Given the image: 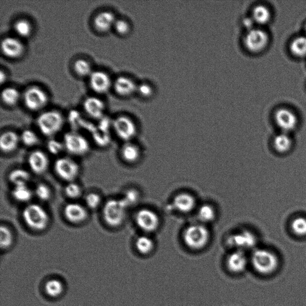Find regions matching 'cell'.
<instances>
[{
	"instance_id": "1",
	"label": "cell",
	"mask_w": 306,
	"mask_h": 306,
	"mask_svg": "<svg viewBox=\"0 0 306 306\" xmlns=\"http://www.w3.org/2000/svg\"><path fill=\"white\" fill-rule=\"evenodd\" d=\"M22 218L28 229L34 232H42L48 229L51 216L43 206L38 204H29L22 211Z\"/></svg>"
},
{
	"instance_id": "2",
	"label": "cell",
	"mask_w": 306,
	"mask_h": 306,
	"mask_svg": "<svg viewBox=\"0 0 306 306\" xmlns=\"http://www.w3.org/2000/svg\"><path fill=\"white\" fill-rule=\"evenodd\" d=\"M127 208L122 199H110L102 205L103 220L110 227H119L125 220Z\"/></svg>"
},
{
	"instance_id": "3",
	"label": "cell",
	"mask_w": 306,
	"mask_h": 306,
	"mask_svg": "<svg viewBox=\"0 0 306 306\" xmlns=\"http://www.w3.org/2000/svg\"><path fill=\"white\" fill-rule=\"evenodd\" d=\"M251 263L256 272L261 275H268L275 272L279 262L277 255L271 250L258 248L251 255Z\"/></svg>"
},
{
	"instance_id": "4",
	"label": "cell",
	"mask_w": 306,
	"mask_h": 306,
	"mask_svg": "<svg viewBox=\"0 0 306 306\" xmlns=\"http://www.w3.org/2000/svg\"><path fill=\"white\" fill-rule=\"evenodd\" d=\"M210 232L207 227L202 224H192L184 231L183 241L190 250L200 251L205 248L210 241Z\"/></svg>"
},
{
	"instance_id": "5",
	"label": "cell",
	"mask_w": 306,
	"mask_h": 306,
	"mask_svg": "<svg viewBox=\"0 0 306 306\" xmlns=\"http://www.w3.org/2000/svg\"><path fill=\"white\" fill-rule=\"evenodd\" d=\"M61 114L57 111L45 112L37 119V125L40 133L46 137H53L58 134L63 126Z\"/></svg>"
},
{
	"instance_id": "6",
	"label": "cell",
	"mask_w": 306,
	"mask_h": 306,
	"mask_svg": "<svg viewBox=\"0 0 306 306\" xmlns=\"http://www.w3.org/2000/svg\"><path fill=\"white\" fill-rule=\"evenodd\" d=\"M57 177L67 183L76 181L80 172V167L73 158L63 156L57 159L53 165Z\"/></svg>"
},
{
	"instance_id": "7",
	"label": "cell",
	"mask_w": 306,
	"mask_h": 306,
	"mask_svg": "<svg viewBox=\"0 0 306 306\" xmlns=\"http://www.w3.org/2000/svg\"><path fill=\"white\" fill-rule=\"evenodd\" d=\"M269 37L266 31L254 28L244 35L243 43L246 51L252 54L261 53L268 46Z\"/></svg>"
},
{
	"instance_id": "8",
	"label": "cell",
	"mask_w": 306,
	"mask_h": 306,
	"mask_svg": "<svg viewBox=\"0 0 306 306\" xmlns=\"http://www.w3.org/2000/svg\"><path fill=\"white\" fill-rule=\"evenodd\" d=\"M63 144L65 150L74 156H83L90 151V144L83 135L69 133L64 135Z\"/></svg>"
},
{
	"instance_id": "9",
	"label": "cell",
	"mask_w": 306,
	"mask_h": 306,
	"mask_svg": "<svg viewBox=\"0 0 306 306\" xmlns=\"http://www.w3.org/2000/svg\"><path fill=\"white\" fill-rule=\"evenodd\" d=\"M117 137L125 142H130L138 133V127L131 117L122 115L117 117L113 123Z\"/></svg>"
},
{
	"instance_id": "10",
	"label": "cell",
	"mask_w": 306,
	"mask_h": 306,
	"mask_svg": "<svg viewBox=\"0 0 306 306\" xmlns=\"http://www.w3.org/2000/svg\"><path fill=\"white\" fill-rule=\"evenodd\" d=\"M25 106L32 112H37L43 108L48 102L47 94L37 86L28 88L23 94Z\"/></svg>"
},
{
	"instance_id": "11",
	"label": "cell",
	"mask_w": 306,
	"mask_h": 306,
	"mask_svg": "<svg viewBox=\"0 0 306 306\" xmlns=\"http://www.w3.org/2000/svg\"><path fill=\"white\" fill-rule=\"evenodd\" d=\"M86 206L76 201L68 203L63 208V215L67 222L73 225H80L86 222L89 211Z\"/></svg>"
},
{
	"instance_id": "12",
	"label": "cell",
	"mask_w": 306,
	"mask_h": 306,
	"mask_svg": "<svg viewBox=\"0 0 306 306\" xmlns=\"http://www.w3.org/2000/svg\"><path fill=\"white\" fill-rule=\"evenodd\" d=\"M135 223L146 233H152L159 229L161 220L155 211L144 208L139 210L135 215Z\"/></svg>"
},
{
	"instance_id": "13",
	"label": "cell",
	"mask_w": 306,
	"mask_h": 306,
	"mask_svg": "<svg viewBox=\"0 0 306 306\" xmlns=\"http://www.w3.org/2000/svg\"><path fill=\"white\" fill-rule=\"evenodd\" d=\"M27 163L31 171L36 175H42L47 171L50 160L46 153L41 149H34L27 158Z\"/></svg>"
},
{
	"instance_id": "14",
	"label": "cell",
	"mask_w": 306,
	"mask_h": 306,
	"mask_svg": "<svg viewBox=\"0 0 306 306\" xmlns=\"http://www.w3.org/2000/svg\"><path fill=\"white\" fill-rule=\"evenodd\" d=\"M257 243V238L255 234L250 230H244L234 234L229 238L230 246L236 248V250H248L255 247Z\"/></svg>"
},
{
	"instance_id": "15",
	"label": "cell",
	"mask_w": 306,
	"mask_h": 306,
	"mask_svg": "<svg viewBox=\"0 0 306 306\" xmlns=\"http://www.w3.org/2000/svg\"><path fill=\"white\" fill-rule=\"evenodd\" d=\"M275 120L277 126L284 133L293 131L298 125L297 116L287 108L277 110L275 114Z\"/></svg>"
},
{
	"instance_id": "16",
	"label": "cell",
	"mask_w": 306,
	"mask_h": 306,
	"mask_svg": "<svg viewBox=\"0 0 306 306\" xmlns=\"http://www.w3.org/2000/svg\"><path fill=\"white\" fill-rule=\"evenodd\" d=\"M90 84L92 90L99 94H105L112 86V81L107 74L101 71L92 72L90 76Z\"/></svg>"
},
{
	"instance_id": "17",
	"label": "cell",
	"mask_w": 306,
	"mask_h": 306,
	"mask_svg": "<svg viewBox=\"0 0 306 306\" xmlns=\"http://www.w3.org/2000/svg\"><path fill=\"white\" fill-rule=\"evenodd\" d=\"M3 54L9 58H18L23 55L25 47L18 39L9 37L3 39L1 42Z\"/></svg>"
},
{
	"instance_id": "18",
	"label": "cell",
	"mask_w": 306,
	"mask_h": 306,
	"mask_svg": "<svg viewBox=\"0 0 306 306\" xmlns=\"http://www.w3.org/2000/svg\"><path fill=\"white\" fill-rule=\"evenodd\" d=\"M248 260L246 255L242 250H236L228 256L227 266L232 273L240 274L246 270Z\"/></svg>"
},
{
	"instance_id": "19",
	"label": "cell",
	"mask_w": 306,
	"mask_h": 306,
	"mask_svg": "<svg viewBox=\"0 0 306 306\" xmlns=\"http://www.w3.org/2000/svg\"><path fill=\"white\" fill-rule=\"evenodd\" d=\"M138 84L135 81L127 76H119L114 83L116 93L120 97H127L137 93Z\"/></svg>"
},
{
	"instance_id": "20",
	"label": "cell",
	"mask_w": 306,
	"mask_h": 306,
	"mask_svg": "<svg viewBox=\"0 0 306 306\" xmlns=\"http://www.w3.org/2000/svg\"><path fill=\"white\" fill-rule=\"evenodd\" d=\"M173 205L178 211L187 213L193 211L196 206V200L194 195L188 193H181L173 199Z\"/></svg>"
},
{
	"instance_id": "21",
	"label": "cell",
	"mask_w": 306,
	"mask_h": 306,
	"mask_svg": "<svg viewBox=\"0 0 306 306\" xmlns=\"http://www.w3.org/2000/svg\"><path fill=\"white\" fill-rule=\"evenodd\" d=\"M105 107L104 102L97 97H88L83 102L85 112L92 118L95 119L101 118L104 115Z\"/></svg>"
},
{
	"instance_id": "22",
	"label": "cell",
	"mask_w": 306,
	"mask_h": 306,
	"mask_svg": "<svg viewBox=\"0 0 306 306\" xmlns=\"http://www.w3.org/2000/svg\"><path fill=\"white\" fill-rule=\"evenodd\" d=\"M20 142V135L12 130L5 132L0 137V148L6 154L16 151Z\"/></svg>"
},
{
	"instance_id": "23",
	"label": "cell",
	"mask_w": 306,
	"mask_h": 306,
	"mask_svg": "<svg viewBox=\"0 0 306 306\" xmlns=\"http://www.w3.org/2000/svg\"><path fill=\"white\" fill-rule=\"evenodd\" d=\"M116 20L115 15L112 12L104 11L99 13L95 17L94 25L96 30L104 33L108 32L110 28L114 26Z\"/></svg>"
},
{
	"instance_id": "24",
	"label": "cell",
	"mask_w": 306,
	"mask_h": 306,
	"mask_svg": "<svg viewBox=\"0 0 306 306\" xmlns=\"http://www.w3.org/2000/svg\"><path fill=\"white\" fill-rule=\"evenodd\" d=\"M120 156L124 162L134 164L141 158L140 149L137 145L131 141L124 142L120 149Z\"/></svg>"
},
{
	"instance_id": "25",
	"label": "cell",
	"mask_w": 306,
	"mask_h": 306,
	"mask_svg": "<svg viewBox=\"0 0 306 306\" xmlns=\"http://www.w3.org/2000/svg\"><path fill=\"white\" fill-rule=\"evenodd\" d=\"M273 146L275 151L278 154L286 155L293 149V140L289 135L282 133L274 138Z\"/></svg>"
},
{
	"instance_id": "26",
	"label": "cell",
	"mask_w": 306,
	"mask_h": 306,
	"mask_svg": "<svg viewBox=\"0 0 306 306\" xmlns=\"http://www.w3.org/2000/svg\"><path fill=\"white\" fill-rule=\"evenodd\" d=\"M44 290L49 297L59 298L63 294L65 291V286L62 281L58 278L49 279L46 281Z\"/></svg>"
},
{
	"instance_id": "27",
	"label": "cell",
	"mask_w": 306,
	"mask_h": 306,
	"mask_svg": "<svg viewBox=\"0 0 306 306\" xmlns=\"http://www.w3.org/2000/svg\"><path fill=\"white\" fill-rule=\"evenodd\" d=\"M31 179L30 172L23 168L14 169L9 172L8 175L9 183L12 184L13 186L28 185Z\"/></svg>"
},
{
	"instance_id": "28",
	"label": "cell",
	"mask_w": 306,
	"mask_h": 306,
	"mask_svg": "<svg viewBox=\"0 0 306 306\" xmlns=\"http://www.w3.org/2000/svg\"><path fill=\"white\" fill-rule=\"evenodd\" d=\"M11 194L14 200L19 203L29 202L34 195L28 185L13 186Z\"/></svg>"
},
{
	"instance_id": "29",
	"label": "cell",
	"mask_w": 306,
	"mask_h": 306,
	"mask_svg": "<svg viewBox=\"0 0 306 306\" xmlns=\"http://www.w3.org/2000/svg\"><path fill=\"white\" fill-rule=\"evenodd\" d=\"M251 17L255 24L265 25L271 18V13L266 6L262 5L255 6L252 10Z\"/></svg>"
},
{
	"instance_id": "30",
	"label": "cell",
	"mask_w": 306,
	"mask_h": 306,
	"mask_svg": "<svg viewBox=\"0 0 306 306\" xmlns=\"http://www.w3.org/2000/svg\"><path fill=\"white\" fill-rule=\"evenodd\" d=\"M135 246L139 253L142 255L151 254L155 249V243L147 236H141L135 241Z\"/></svg>"
},
{
	"instance_id": "31",
	"label": "cell",
	"mask_w": 306,
	"mask_h": 306,
	"mask_svg": "<svg viewBox=\"0 0 306 306\" xmlns=\"http://www.w3.org/2000/svg\"><path fill=\"white\" fill-rule=\"evenodd\" d=\"M290 229L294 235L299 237H306V216L294 217L290 223Z\"/></svg>"
},
{
	"instance_id": "32",
	"label": "cell",
	"mask_w": 306,
	"mask_h": 306,
	"mask_svg": "<svg viewBox=\"0 0 306 306\" xmlns=\"http://www.w3.org/2000/svg\"><path fill=\"white\" fill-rule=\"evenodd\" d=\"M20 97L19 92L12 87L5 88L1 94L2 102L10 106L15 105L19 101Z\"/></svg>"
},
{
	"instance_id": "33",
	"label": "cell",
	"mask_w": 306,
	"mask_h": 306,
	"mask_svg": "<svg viewBox=\"0 0 306 306\" xmlns=\"http://www.w3.org/2000/svg\"><path fill=\"white\" fill-rule=\"evenodd\" d=\"M13 243L14 235L12 229L6 224H2L0 227V245L2 250H8L12 246Z\"/></svg>"
},
{
	"instance_id": "34",
	"label": "cell",
	"mask_w": 306,
	"mask_h": 306,
	"mask_svg": "<svg viewBox=\"0 0 306 306\" xmlns=\"http://www.w3.org/2000/svg\"><path fill=\"white\" fill-rule=\"evenodd\" d=\"M137 93L141 98L149 100L155 97L156 88L151 81H144L138 84Z\"/></svg>"
},
{
	"instance_id": "35",
	"label": "cell",
	"mask_w": 306,
	"mask_h": 306,
	"mask_svg": "<svg viewBox=\"0 0 306 306\" xmlns=\"http://www.w3.org/2000/svg\"><path fill=\"white\" fill-rule=\"evenodd\" d=\"M198 216L203 223H211L215 219V209L211 205H202L198 209Z\"/></svg>"
},
{
	"instance_id": "36",
	"label": "cell",
	"mask_w": 306,
	"mask_h": 306,
	"mask_svg": "<svg viewBox=\"0 0 306 306\" xmlns=\"http://www.w3.org/2000/svg\"><path fill=\"white\" fill-rule=\"evenodd\" d=\"M290 51L298 58L306 56V37L300 36L294 39L290 44Z\"/></svg>"
},
{
	"instance_id": "37",
	"label": "cell",
	"mask_w": 306,
	"mask_h": 306,
	"mask_svg": "<svg viewBox=\"0 0 306 306\" xmlns=\"http://www.w3.org/2000/svg\"><path fill=\"white\" fill-rule=\"evenodd\" d=\"M64 194L71 201H77L82 196V188L76 181L67 183L64 187Z\"/></svg>"
},
{
	"instance_id": "38",
	"label": "cell",
	"mask_w": 306,
	"mask_h": 306,
	"mask_svg": "<svg viewBox=\"0 0 306 306\" xmlns=\"http://www.w3.org/2000/svg\"><path fill=\"white\" fill-rule=\"evenodd\" d=\"M34 194L39 201L48 202L52 197V190L48 184L41 183L38 184L35 187Z\"/></svg>"
},
{
	"instance_id": "39",
	"label": "cell",
	"mask_w": 306,
	"mask_h": 306,
	"mask_svg": "<svg viewBox=\"0 0 306 306\" xmlns=\"http://www.w3.org/2000/svg\"><path fill=\"white\" fill-rule=\"evenodd\" d=\"M14 30L21 37H28L32 33V26L26 19H19L14 24Z\"/></svg>"
},
{
	"instance_id": "40",
	"label": "cell",
	"mask_w": 306,
	"mask_h": 306,
	"mask_svg": "<svg viewBox=\"0 0 306 306\" xmlns=\"http://www.w3.org/2000/svg\"><path fill=\"white\" fill-rule=\"evenodd\" d=\"M20 142L27 147H34L39 143V138L34 131L24 130L20 135Z\"/></svg>"
},
{
	"instance_id": "41",
	"label": "cell",
	"mask_w": 306,
	"mask_h": 306,
	"mask_svg": "<svg viewBox=\"0 0 306 306\" xmlns=\"http://www.w3.org/2000/svg\"><path fill=\"white\" fill-rule=\"evenodd\" d=\"M84 205L88 209L95 210L101 205L102 199L101 195L97 192H90L84 198Z\"/></svg>"
},
{
	"instance_id": "42",
	"label": "cell",
	"mask_w": 306,
	"mask_h": 306,
	"mask_svg": "<svg viewBox=\"0 0 306 306\" xmlns=\"http://www.w3.org/2000/svg\"><path fill=\"white\" fill-rule=\"evenodd\" d=\"M74 70L78 76L80 77L90 76L92 73L90 63L83 59H77L75 61Z\"/></svg>"
},
{
	"instance_id": "43",
	"label": "cell",
	"mask_w": 306,
	"mask_h": 306,
	"mask_svg": "<svg viewBox=\"0 0 306 306\" xmlns=\"http://www.w3.org/2000/svg\"><path fill=\"white\" fill-rule=\"evenodd\" d=\"M114 27L117 33L123 36L129 34L131 30L130 24L125 19L116 20Z\"/></svg>"
},
{
	"instance_id": "44",
	"label": "cell",
	"mask_w": 306,
	"mask_h": 306,
	"mask_svg": "<svg viewBox=\"0 0 306 306\" xmlns=\"http://www.w3.org/2000/svg\"><path fill=\"white\" fill-rule=\"evenodd\" d=\"M47 146L49 151L55 155H58L62 151L63 149H65L63 142L54 140L49 141Z\"/></svg>"
},
{
	"instance_id": "45",
	"label": "cell",
	"mask_w": 306,
	"mask_h": 306,
	"mask_svg": "<svg viewBox=\"0 0 306 306\" xmlns=\"http://www.w3.org/2000/svg\"><path fill=\"white\" fill-rule=\"evenodd\" d=\"M138 198V194L137 191L129 190L126 191L122 199L128 208V206H131L137 201Z\"/></svg>"
},
{
	"instance_id": "46",
	"label": "cell",
	"mask_w": 306,
	"mask_h": 306,
	"mask_svg": "<svg viewBox=\"0 0 306 306\" xmlns=\"http://www.w3.org/2000/svg\"><path fill=\"white\" fill-rule=\"evenodd\" d=\"M255 23L254 20L252 19L251 16L244 17L243 19V22H242V24H243L245 29L247 30V31L253 29V28H255Z\"/></svg>"
},
{
	"instance_id": "47",
	"label": "cell",
	"mask_w": 306,
	"mask_h": 306,
	"mask_svg": "<svg viewBox=\"0 0 306 306\" xmlns=\"http://www.w3.org/2000/svg\"><path fill=\"white\" fill-rule=\"evenodd\" d=\"M6 78V76L4 71L2 70L0 71V81H1L2 84L5 82Z\"/></svg>"
},
{
	"instance_id": "48",
	"label": "cell",
	"mask_w": 306,
	"mask_h": 306,
	"mask_svg": "<svg viewBox=\"0 0 306 306\" xmlns=\"http://www.w3.org/2000/svg\"><path fill=\"white\" fill-rule=\"evenodd\" d=\"M305 31H306V26H305Z\"/></svg>"
}]
</instances>
